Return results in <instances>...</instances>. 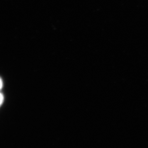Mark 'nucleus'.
<instances>
[{"mask_svg": "<svg viewBox=\"0 0 148 148\" xmlns=\"http://www.w3.org/2000/svg\"><path fill=\"white\" fill-rule=\"evenodd\" d=\"M3 87V82L2 79H1V88L2 89Z\"/></svg>", "mask_w": 148, "mask_h": 148, "instance_id": "2", "label": "nucleus"}, {"mask_svg": "<svg viewBox=\"0 0 148 148\" xmlns=\"http://www.w3.org/2000/svg\"><path fill=\"white\" fill-rule=\"evenodd\" d=\"M4 101V96L2 93H1V106L2 104Z\"/></svg>", "mask_w": 148, "mask_h": 148, "instance_id": "1", "label": "nucleus"}]
</instances>
